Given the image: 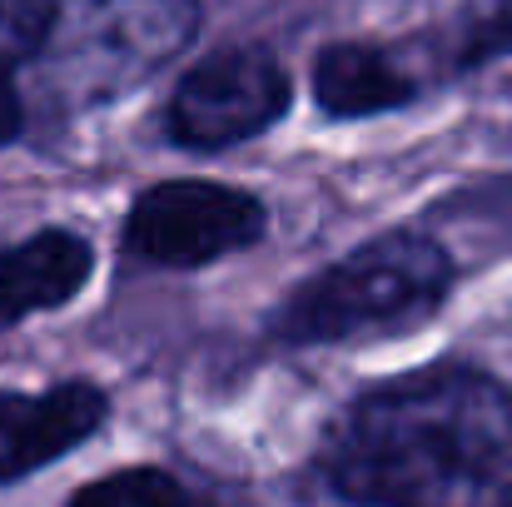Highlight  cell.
<instances>
[{
  "label": "cell",
  "instance_id": "cell-2",
  "mask_svg": "<svg viewBox=\"0 0 512 507\" xmlns=\"http://www.w3.org/2000/svg\"><path fill=\"white\" fill-rule=\"evenodd\" d=\"M194 30L199 0H55L25 70L55 105L95 110L165 70Z\"/></svg>",
  "mask_w": 512,
  "mask_h": 507
},
{
  "label": "cell",
  "instance_id": "cell-8",
  "mask_svg": "<svg viewBox=\"0 0 512 507\" xmlns=\"http://www.w3.org/2000/svg\"><path fill=\"white\" fill-rule=\"evenodd\" d=\"M418 95V80L378 45L363 40H334L314 60V100L334 120H363L398 110Z\"/></svg>",
  "mask_w": 512,
  "mask_h": 507
},
{
  "label": "cell",
  "instance_id": "cell-1",
  "mask_svg": "<svg viewBox=\"0 0 512 507\" xmlns=\"http://www.w3.org/2000/svg\"><path fill=\"white\" fill-rule=\"evenodd\" d=\"M324 473L368 507H512V398L438 363L368 388L324 443Z\"/></svg>",
  "mask_w": 512,
  "mask_h": 507
},
{
  "label": "cell",
  "instance_id": "cell-7",
  "mask_svg": "<svg viewBox=\"0 0 512 507\" xmlns=\"http://www.w3.org/2000/svg\"><path fill=\"white\" fill-rule=\"evenodd\" d=\"M95 269V249L75 229H40L0 249V334L70 304Z\"/></svg>",
  "mask_w": 512,
  "mask_h": 507
},
{
  "label": "cell",
  "instance_id": "cell-6",
  "mask_svg": "<svg viewBox=\"0 0 512 507\" xmlns=\"http://www.w3.org/2000/svg\"><path fill=\"white\" fill-rule=\"evenodd\" d=\"M110 413L95 383H55L45 393H0V483L30 478L80 448Z\"/></svg>",
  "mask_w": 512,
  "mask_h": 507
},
{
  "label": "cell",
  "instance_id": "cell-11",
  "mask_svg": "<svg viewBox=\"0 0 512 507\" xmlns=\"http://www.w3.org/2000/svg\"><path fill=\"white\" fill-rule=\"evenodd\" d=\"M498 50H512V0H483L463 25L458 55L483 60V55H498Z\"/></svg>",
  "mask_w": 512,
  "mask_h": 507
},
{
  "label": "cell",
  "instance_id": "cell-10",
  "mask_svg": "<svg viewBox=\"0 0 512 507\" xmlns=\"http://www.w3.org/2000/svg\"><path fill=\"white\" fill-rule=\"evenodd\" d=\"M70 507H189L184 488L160 468H125L90 488H80Z\"/></svg>",
  "mask_w": 512,
  "mask_h": 507
},
{
  "label": "cell",
  "instance_id": "cell-5",
  "mask_svg": "<svg viewBox=\"0 0 512 507\" xmlns=\"http://www.w3.org/2000/svg\"><path fill=\"white\" fill-rule=\"evenodd\" d=\"M269 229L254 194L214 179H170L135 199L125 219V244L165 269H199L224 254L249 249Z\"/></svg>",
  "mask_w": 512,
  "mask_h": 507
},
{
  "label": "cell",
  "instance_id": "cell-3",
  "mask_svg": "<svg viewBox=\"0 0 512 507\" xmlns=\"http://www.w3.org/2000/svg\"><path fill=\"white\" fill-rule=\"evenodd\" d=\"M453 289V264L428 234H383L343 254L274 314L289 343H339L433 314Z\"/></svg>",
  "mask_w": 512,
  "mask_h": 507
},
{
  "label": "cell",
  "instance_id": "cell-4",
  "mask_svg": "<svg viewBox=\"0 0 512 507\" xmlns=\"http://www.w3.org/2000/svg\"><path fill=\"white\" fill-rule=\"evenodd\" d=\"M289 70L264 45H224L184 70L170 100V135L189 150H229L284 120Z\"/></svg>",
  "mask_w": 512,
  "mask_h": 507
},
{
  "label": "cell",
  "instance_id": "cell-9",
  "mask_svg": "<svg viewBox=\"0 0 512 507\" xmlns=\"http://www.w3.org/2000/svg\"><path fill=\"white\" fill-rule=\"evenodd\" d=\"M55 0H0V145L20 135L25 125V100H20V75L50 25Z\"/></svg>",
  "mask_w": 512,
  "mask_h": 507
}]
</instances>
